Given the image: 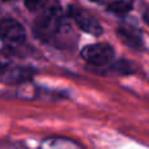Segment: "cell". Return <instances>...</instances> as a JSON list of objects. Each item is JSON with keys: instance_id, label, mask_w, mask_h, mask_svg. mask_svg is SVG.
<instances>
[{"instance_id": "cell-3", "label": "cell", "mask_w": 149, "mask_h": 149, "mask_svg": "<svg viewBox=\"0 0 149 149\" xmlns=\"http://www.w3.org/2000/svg\"><path fill=\"white\" fill-rule=\"evenodd\" d=\"M67 15L82 31H85V33H89L95 37L101 36V34L103 33L102 25L100 24V21L93 15H90L89 12H86V10L81 9V8H77V7H74V5H71V7L68 8Z\"/></svg>"}, {"instance_id": "cell-10", "label": "cell", "mask_w": 149, "mask_h": 149, "mask_svg": "<svg viewBox=\"0 0 149 149\" xmlns=\"http://www.w3.org/2000/svg\"><path fill=\"white\" fill-rule=\"evenodd\" d=\"M143 20H144V22L149 26V7L144 10V13H143Z\"/></svg>"}, {"instance_id": "cell-11", "label": "cell", "mask_w": 149, "mask_h": 149, "mask_svg": "<svg viewBox=\"0 0 149 149\" xmlns=\"http://www.w3.org/2000/svg\"><path fill=\"white\" fill-rule=\"evenodd\" d=\"M93 3H97V4H106V3H111L113 0H90Z\"/></svg>"}, {"instance_id": "cell-9", "label": "cell", "mask_w": 149, "mask_h": 149, "mask_svg": "<svg viewBox=\"0 0 149 149\" xmlns=\"http://www.w3.org/2000/svg\"><path fill=\"white\" fill-rule=\"evenodd\" d=\"M50 0H24L26 8L31 12H39V10L46 9Z\"/></svg>"}, {"instance_id": "cell-6", "label": "cell", "mask_w": 149, "mask_h": 149, "mask_svg": "<svg viewBox=\"0 0 149 149\" xmlns=\"http://www.w3.org/2000/svg\"><path fill=\"white\" fill-rule=\"evenodd\" d=\"M31 72L26 67H7L0 71V81L5 84H20L31 77Z\"/></svg>"}, {"instance_id": "cell-12", "label": "cell", "mask_w": 149, "mask_h": 149, "mask_svg": "<svg viewBox=\"0 0 149 149\" xmlns=\"http://www.w3.org/2000/svg\"><path fill=\"white\" fill-rule=\"evenodd\" d=\"M7 1H10V0H7Z\"/></svg>"}, {"instance_id": "cell-2", "label": "cell", "mask_w": 149, "mask_h": 149, "mask_svg": "<svg viewBox=\"0 0 149 149\" xmlns=\"http://www.w3.org/2000/svg\"><path fill=\"white\" fill-rule=\"evenodd\" d=\"M81 56L86 63L94 65V67H105L109 65L114 60L115 51L113 46L109 43H93L88 45L81 50Z\"/></svg>"}, {"instance_id": "cell-1", "label": "cell", "mask_w": 149, "mask_h": 149, "mask_svg": "<svg viewBox=\"0 0 149 149\" xmlns=\"http://www.w3.org/2000/svg\"><path fill=\"white\" fill-rule=\"evenodd\" d=\"M65 29H70L64 12L59 7H50L42 10L33 25V31L38 39L46 43L58 42Z\"/></svg>"}, {"instance_id": "cell-5", "label": "cell", "mask_w": 149, "mask_h": 149, "mask_svg": "<svg viewBox=\"0 0 149 149\" xmlns=\"http://www.w3.org/2000/svg\"><path fill=\"white\" fill-rule=\"evenodd\" d=\"M116 34L127 46L134 47V49H139L141 46L143 34L137 26L131 25V24H123L116 29Z\"/></svg>"}, {"instance_id": "cell-8", "label": "cell", "mask_w": 149, "mask_h": 149, "mask_svg": "<svg viewBox=\"0 0 149 149\" xmlns=\"http://www.w3.org/2000/svg\"><path fill=\"white\" fill-rule=\"evenodd\" d=\"M135 0H113L111 3H109V8L111 13L118 16H124L134 8Z\"/></svg>"}, {"instance_id": "cell-4", "label": "cell", "mask_w": 149, "mask_h": 149, "mask_svg": "<svg viewBox=\"0 0 149 149\" xmlns=\"http://www.w3.org/2000/svg\"><path fill=\"white\" fill-rule=\"evenodd\" d=\"M0 39L8 46H20L26 39L25 28L13 18H5L0 22Z\"/></svg>"}, {"instance_id": "cell-7", "label": "cell", "mask_w": 149, "mask_h": 149, "mask_svg": "<svg viewBox=\"0 0 149 149\" xmlns=\"http://www.w3.org/2000/svg\"><path fill=\"white\" fill-rule=\"evenodd\" d=\"M39 149H84V147L67 137H49L42 141Z\"/></svg>"}]
</instances>
